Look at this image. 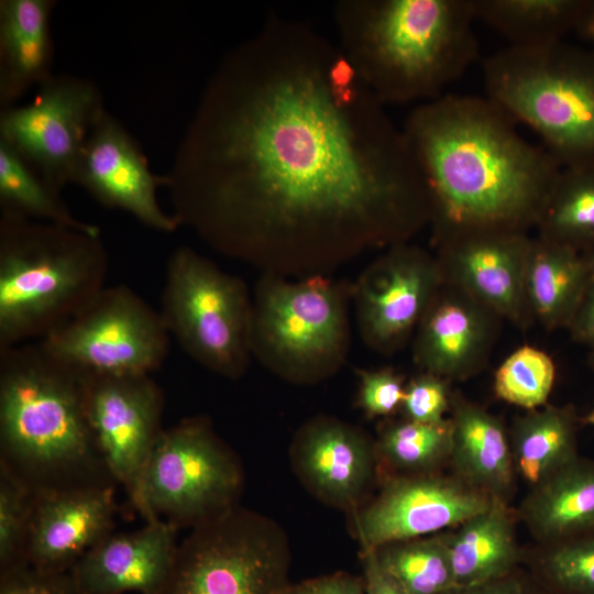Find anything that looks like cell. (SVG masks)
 Instances as JSON below:
<instances>
[{
  "label": "cell",
  "mask_w": 594,
  "mask_h": 594,
  "mask_svg": "<svg viewBox=\"0 0 594 594\" xmlns=\"http://www.w3.org/2000/svg\"><path fill=\"white\" fill-rule=\"evenodd\" d=\"M339 45L274 16L207 82L165 177L173 215L222 254L324 268L430 224L403 129Z\"/></svg>",
  "instance_id": "6da1fadb"
},
{
  "label": "cell",
  "mask_w": 594,
  "mask_h": 594,
  "mask_svg": "<svg viewBox=\"0 0 594 594\" xmlns=\"http://www.w3.org/2000/svg\"><path fill=\"white\" fill-rule=\"evenodd\" d=\"M487 97L442 95L403 132L425 182L435 241L475 229L536 228L561 165Z\"/></svg>",
  "instance_id": "7a4b0ae2"
},
{
  "label": "cell",
  "mask_w": 594,
  "mask_h": 594,
  "mask_svg": "<svg viewBox=\"0 0 594 594\" xmlns=\"http://www.w3.org/2000/svg\"><path fill=\"white\" fill-rule=\"evenodd\" d=\"M339 46L383 105L442 96L479 57L471 0H341Z\"/></svg>",
  "instance_id": "3957f363"
},
{
  "label": "cell",
  "mask_w": 594,
  "mask_h": 594,
  "mask_svg": "<svg viewBox=\"0 0 594 594\" xmlns=\"http://www.w3.org/2000/svg\"><path fill=\"white\" fill-rule=\"evenodd\" d=\"M1 464L32 490L111 483L88 424L84 376L41 341L0 350Z\"/></svg>",
  "instance_id": "277c9868"
},
{
  "label": "cell",
  "mask_w": 594,
  "mask_h": 594,
  "mask_svg": "<svg viewBox=\"0 0 594 594\" xmlns=\"http://www.w3.org/2000/svg\"><path fill=\"white\" fill-rule=\"evenodd\" d=\"M100 233L0 216V350L38 341L106 286Z\"/></svg>",
  "instance_id": "5b68a950"
},
{
  "label": "cell",
  "mask_w": 594,
  "mask_h": 594,
  "mask_svg": "<svg viewBox=\"0 0 594 594\" xmlns=\"http://www.w3.org/2000/svg\"><path fill=\"white\" fill-rule=\"evenodd\" d=\"M482 69L486 97L534 130L561 167L594 164V50L508 45Z\"/></svg>",
  "instance_id": "8992f818"
},
{
  "label": "cell",
  "mask_w": 594,
  "mask_h": 594,
  "mask_svg": "<svg viewBox=\"0 0 594 594\" xmlns=\"http://www.w3.org/2000/svg\"><path fill=\"white\" fill-rule=\"evenodd\" d=\"M244 474L207 418L189 417L163 429L127 488L145 521L193 528L237 505Z\"/></svg>",
  "instance_id": "52a82bcc"
},
{
  "label": "cell",
  "mask_w": 594,
  "mask_h": 594,
  "mask_svg": "<svg viewBox=\"0 0 594 594\" xmlns=\"http://www.w3.org/2000/svg\"><path fill=\"white\" fill-rule=\"evenodd\" d=\"M349 343L345 294L315 274L297 283L267 274L252 304L251 346L264 364L296 383L331 375Z\"/></svg>",
  "instance_id": "ba28073f"
},
{
  "label": "cell",
  "mask_w": 594,
  "mask_h": 594,
  "mask_svg": "<svg viewBox=\"0 0 594 594\" xmlns=\"http://www.w3.org/2000/svg\"><path fill=\"white\" fill-rule=\"evenodd\" d=\"M289 568L283 528L237 505L190 528L153 594H284Z\"/></svg>",
  "instance_id": "9c48e42d"
},
{
  "label": "cell",
  "mask_w": 594,
  "mask_h": 594,
  "mask_svg": "<svg viewBox=\"0 0 594 594\" xmlns=\"http://www.w3.org/2000/svg\"><path fill=\"white\" fill-rule=\"evenodd\" d=\"M160 314L182 349L208 370L241 377L252 355V301L244 283L189 246L167 261Z\"/></svg>",
  "instance_id": "30bf717a"
},
{
  "label": "cell",
  "mask_w": 594,
  "mask_h": 594,
  "mask_svg": "<svg viewBox=\"0 0 594 594\" xmlns=\"http://www.w3.org/2000/svg\"><path fill=\"white\" fill-rule=\"evenodd\" d=\"M169 337L160 311L114 285L38 341L82 376L151 375L167 356Z\"/></svg>",
  "instance_id": "8fae6325"
},
{
  "label": "cell",
  "mask_w": 594,
  "mask_h": 594,
  "mask_svg": "<svg viewBox=\"0 0 594 594\" xmlns=\"http://www.w3.org/2000/svg\"><path fill=\"white\" fill-rule=\"evenodd\" d=\"M105 111L92 81L53 74L37 87L31 102L1 109L0 142L61 194L75 184L87 139Z\"/></svg>",
  "instance_id": "7c38bea8"
},
{
  "label": "cell",
  "mask_w": 594,
  "mask_h": 594,
  "mask_svg": "<svg viewBox=\"0 0 594 594\" xmlns=\"http://www.w3.org/2000/svg\"><path fill=\"white\" fill-rule=\"evenodd\" d=\"M457 476L433 472L387 480L380 494L351 513V529L361 552L454 529L493 502Z\"/></svg>",
  "instance_id": "4fadbf2b"
},
{
  "label": "cell",
  "mask_w": 594,
  "mask_h": 594,
  "mask_svg": "<svg viewBox=\"0 0 594 594\" xmlns=\"http://www.w3.org/2000/svg\"><path fill=\"white\" fill-rule=\"evenodd\" d=\"M442 282L437 256L408 242L388 248L355 287L365 342L383 353L399 349L416 331Z\"/></svg>",
  "instance_id": "5bb4252c"
},
{
  "label": "cell",
  "mask_w": 594,
  "mask_h": 594,
  "mask_svg": "<svg viewBox=\"0 0 594 594\" xmlns=\"http://www.w3.org/2000/svg\"><path fill=\"white\" fill-rule=\"evenodd\" d=\"M84 398L107 471L128 488L163 431V392L151 375L84 376Z\"/></svg>",
  "instance_id": "9a60e30c"
},
{
  "label": "cell",
  "mask_w": 594,
  "mask_h": 594,
  "mask_svg": "<svg viewBox=\"0 0 594 594\" xmlns=\"http://www.w3.org/2000/svg\"><path fill=\"white\" fill-rule=\"evenodd\" d=\"M443 278L519 329L535 321L525 275L531 238L502 229L459 231L435 241Z\"/></svg>",
  "instance_id": "2e32d148"
},
{
  "label": "cell",
  "mask_w": 594,
  "mask_h": 594,
  "mask_svg": "<svg viewBox=\"0 0 594 594\" xmlns=\"http://www.w3.org/2000/svg\"><path fill=\"white\" fill-rule=\"evenodd\" d=\"M75 184L100 205L125 211L153 230L173 233L182 227L158 202L157 189L165 186L164 175L151 172L136 140L107 110L87 139Z\"/></svg>",
  "instance_id": "e0dca14e"
},
{
  "label": "cell",
  "mask_w": 594,
  "mask_h": 594,
  "mask_svg": "<svg viewBox=\"0 0 594 594\" xmlns=\"http://www.w3.org/2000/svg\"><path fill=\"white\" fill-rule=\"evenodd\" d=\"M111 483L37 490L31 514L25 562L45 572H67L112 532Z\"/></svg>",
  "instance_id": "ac0fdd59"
},
{
  "label": "cell",
  "mask_w": 594,
  "mask_h": 594,
  "mask_svg": "<svg viewBox=\"0 0 594 594\" xmlns=\"http://www.w3.org/2000/svg\"><path fill=\"white\" fill-rule=\"evenodd\" d=\"M502 320L443 278L417 326L414 361L421 372L448 382L466 380L487 364Z\"/></svg>",
  "instance_id": "d6986e66"
},
{
  "label": "cell",
  "mask_w": 594,
  "mask_h": 594,
  "mask_svg": "<svg viewBox=\"0 0 594 594\" xmlns=\"http://www.w3.org/2000/svg\"><path fill=\"white\" fill-rule=\"evenodd\" d=\"M377 459L364 431L330 417L306 422L290 446L292 466L302 485L322 503L350 514L362 506Z\"/></svg>",
  "instance_id": "ffe728a7"
},
{
  "label": "cell",
  "mask_w": 594,
  "mask_h": 594,
  "mask_svg": "<svg viewBox=\"0 0 594 594\" xmlns=\"http://www.w3.org/2000/svg\"><path fill=\"white\" fill-rule=\"evenodd\" d=\"M178 528L162 520L146 521L133 531L109 534L73 566L81 594H153L172 568Z\"/></svg>",
  "instance_id": "44dd1931"
},
{
  "label": "cell",
  "mask_w": 594,
  "mask_h": 594,
  "mask_svg": "<svg viewBox=\"0 0 594 594\" xmlns=\"http://www.w3.org/2000/svg\"><path fill=\"white\" fill-rule=\"evenodd\" d=\"M450 414L453 475L493 498L507 501L516 472L503 422L457 393H452Z\"/></svg>",
  "instance_id": "7402d4cb"
},
{
  "label": "cell",
  "mask_w": 594,
  "mask_h": 594,
  "mask_svg": "<svg viewBox=\"0 0 594 594\" xmlns=\"http://www.w3.org/2000/svg\"><path fill=\"white\" fill-rule=\"evenodd\" d=\"M54 0L0 1V106H14L46 81L54 57L51 15Z\"/></svg>",
  "instance_id": "603a6c76"
},
{
  "label": "cell",
  "mask_w": 594,
  "mask_h": 594,
  "mask_svg": "<svg viewBox=\"0 0 594 594\" xmlns=\"http://www.w3.org/2000/svg\"><path fill=\"white\" fill-rule=\"evenodd\" d=\"M530 488L517 518L541 546L594 532L593 460L579 455Z\"/></svg>",
  "instance_id": "cb8c5ba5"
},
{
  "label": "cell",
  "mask_w": 594,
  "mask_h": 594,
  "mask_svg": "<svg viewBox=\"0 0 594 594\" xmlns=\"http://www.w3.org/2000/svg\"><path fill=\"white\" fill-rule=\"evenodd\" d=\"M584 256L565 245L531 238L525 286L535 322L566 329L591 280Z\"/></svg>",
  "instance_id": "d4e9b609"
},
{
  "label": "cell",
  "mask_w": 594,
  "mask_h": 594,
  "mask_svg": "<svg viewBox=\"0 0 594 594\" xmlns=\"http://www.w3.org/2000/svg\"><path fill=\"white\" fill-rule=\"evenodd\" d=\"M515 518L507 501L494 498L488 508L447 532L455 587L490 582L514 564Z\"/></svg>",
  "instance_id": "484cf974"
},
{
  "label": "cell",
  "mask_w": 594,
  "mask_h": 594,
  "mask_svg": "<svg viewBox=\"0 0 594 594\" xmlns=\"http://www.w3.org/2000/svg\"><path fill=\"white\" fill-rule=\"evenodd\" d=\"M579 421L571 405L547 404L519 416L509 435L516 474L532 487L575 460Z\"/></svg>",
  "instance_id": "4316f807"
},
{
  "label": "cell",
  "mask_w": 594,
  "mask_h": 594,
  "mask_svg": "<svg viewBox=\"0 0 594 594\" xmlns=\"http://www.w3.org/2000/svg\"><path fill=\"white\" fill-rule=\"evenodd\" d=\"M474 16L514 46H538L574 31L584 0H471Z\"/></svg>",
  "instance_id": "83f0119b"
},
{
  "label": "cell",
  "mask_w": 594,
  "mask_h": 594,
  "mask_svg": "<svg viewBox=\"0 0 594 594\" xmlns=\"http://www.w3.org/2000/svg\"><path fill=\"white\" fill-rule=\"evenodd\" d=\"M536 228L539 238L594 251V164L561 168Z\"/></svg>",
  "instance_id": "f1b7e54d"
},
{
  "label": "cell",
  "mask_w": 594,
  "mask_h": 594,
  "mask_svg": "<svg viewBox=\"0 0 594 594\" xmlns=\"http://www.w3.org/2000/svg\"><path fill=\"white\" fill-rule=\"evenodd\" d=\"M1 213L87 232L100 229L76 218L61 198L12 148L0 142Z\"/></svg>",
  "instance_id": "f546056e"
},
{
  "label": "cell",
  "mask_w": 594,
  "mask_h": 594,
  "mask_svg": "<svg viewBox=\"0 0 594 594\" xmlns=\"http://www.w3.org/2000/svg\"><path fill=\"white\" fill-rule=\"evenodd\" d=\"M373 551L406 594H446L455 587L447 532L389 543Z\"/></svg>",
  "instance_id": "4dcf8cb0"
},
{
  "label": "cell",
  "mask_w": 594,
  "mask_h": 594,
  "mask_svg": "<svg viewBox=\"0 0 594 594\" xmlns=\"http://www.w3.org/2000/svg\"><path fill=\"white\" fill-rule=\"evenodd\" d=\"M377 458L406 474L430 473L449 460L451 422L422 424L404 419L389 422L375 442Z\"/></svg>",
  "instance_id": "1f68e13d"
},
{
  "label": "cell",
  "mask_w": 594,
  "mask_h": 594,
  "mask_svg": "<svg viewBox=\"0 0 594 594\" xmlns=\"http://www.w3.org/2000/svg\"><path fill=\"white\" fill-rule=\"evenodd\" d=\"M556 382V364L543 350L525 344L513 351L494 375L495 395L534 410L547 405Z\"/></svg>",
  "instance_id": "d6a6232c"
},
{
  "label": "cell",
  "mask_w": 594,
  "mask_h": 594,
  "mask_svg": "<svg viewBox=\"0 0 594 594\" xmlns=\"http://www.w3.org/2000/svg\"><path fill=\"white\" fill-rule=\"evenodd\" d=\"M35 491L0 463V573L26 564Z\"/></svg>",
  "instance_id": "836d02e7"
},
{
  "label": "cell",
  "mask_w": 594,
  "mask_h": 594,
  "mask_svg": "<svg viewBox=\"0 0 594 594\" xmlns=\"http://www.w3.org/2000/svg\"><path fill=\"white\" fill-rule=\"evenodd\" d=\"M543 547L546 573L562 594H594V532Z\"/></svg>",
  "instance_id": "e575fe53"
},
{
  "label": "cell",
  "mask_w": 594,
  "mask_h": 594,
  "mask_svg": "<svg viewBox=\"0 0 594 594\" xmlns=\"http://www.w3.org/2000/svg\"><path fill=\"white\" fill-rule=\"evenodd\" d=\"M447 380L421 372L406 384L402 409L405 419L422 424H440L451 408L452 393Z\"/></svg>",
  "instance_id": "d590c367"
},
{
  "label": "cell",
  "mask_w": 594,
  "mask_h": 594,
  "mask_svg": "<svg viewBox=\"0 0 594 594\" xmlns=\"http://www.w3.org/2000/svg\"><path fill=\"white\" fill-rule=\"evenodd\" d=\"M403 377L392 369L360 372L358 405L369 417H386L402 409Z\"/></svg>",
  "instance_id": "8d00e7d4"
},
{
  "label": "cell",
  "mask_w": 594,
  "mask_h": 594,
  "mask_svg": "<svg viewBox=\"0 0 594 594\" xmlns=\"http://www.w3.org/2000/svg\"><path fill=\"white\" fill-rule=\"evenodd\" d=\"M0 594H81L72 574L24 564L0 573Z\"/></svg>",
  "instance_id": "74e56055"
},
{
  "label": "cell",
  "mask_w": 594,
  "mask_h": 594,
  "mask_svg": "<svg viewBox=\"0 0 594 594\" xmlns=\"http://www.w3.org/2000/svg\"><path fill=\"white\" fill-rule=\"evenodd\" d=\"M284 594H364L362 576L345 571L290 583Z\"/></svg>",
  "instance_id": "f35d334b"
},
{
  "label": "cell",
  "mask_w": 594,
  "mask_h": 594,
  "mask_svg": "<svg viewBox=\"0 0 594 594\" xmlns=\"http://www.w3.org/2000/svg\"><path fill=\"white\" fill-rule=\"evenodd\" d=\"M566 330L573 341L594 348V278H591Z\"/></svg>",
  "instance_id": "ab89813d"
},
{
  "label": "cell",
  "mask_w": 594,
  "mask_h": 594,
  "mask_svg": "<svg viewBox=\"0 0 594 594\" xmlns=\"http://www.w3.org/2000/svg\"><path fill=\"white\" fill-rule=\"evenodd\" d=\"M364 594H406L398 583L381 566L373 550L361 552Z\"/></svg>",
  "instance_id": "60d3db41"
},
{
  "label": "cell",
  "mask_w": 594,
  "mask_h": 594,
  "mask_svg": "<svg viewBox=\"0 0 594 594\" xmlns=\"http://www.w3.org/2000/svg\"><path fill=\"white\" fill-rule=\"evenodd\" d=\"M574 31L594 47V0H584Z\"/></svg>",
  "instance_id": "b9f144b4"
},
{
  "label": "cell",
  "mask_w": 594,
  "mask_h": 594,
  "mask_svg": "<svg viewBox=\"0 0 594 594\" xmlns=\"http://www.w3.org/2000/svg\"><path fill=\"white\" fill-rule=\"evenodd\" d=\"M459 587L462 590L455 594H520L518 585L514 583L490 584L485 582ZM449 593L454 594L453 588Z\"/></svg>",
  "instance_id": "7bdbcfd3"
},
{
  "label": "cell",
  "mask_w": 594,
  "mask_h": 594,
  "mask_svg": "<svg viewBox=\"0 0 594 594\" xmlns=\"http://www.w3.org/2000/svg\"><path fill=\"white\" fill-rule=\"evenodd\" d=\"M582 255L586 261L591 277L594 278V251Z\"/></svg>",
  "instance_id": "ee69618b"
},
{
  "label": "cell",
  "mask_w": 594,
  "mask_h": 594,
  "mask_svg": "<svg viewBox=\"0 0 594 594\" xmlns=\"http://www.w3.org/2000/svg\"><path fill=\"white\" fill-rule=\"evenodd\" d=\"M582 421L585 424V425H590V426H593L594 427V409L592 411H590L583 419Z\"/></svg>",
  "instance_id": "f6af8a7d"
},
{
  "label": "cell",
  "mask_w": 594,
  "mask_h": 594,
  "mask_svg": "<svg viewBox=\"0 0 594 594\" xmlns=\"http://www.w3.org/2000/svg\"><path fill=\"white\" fill-rule=\"evenodd\" d=\"M588 364L591 369L594 371V348H591L588 353Z\"/></svg>",
  "instance_id": "bcb514c9"
}]
</instances>
